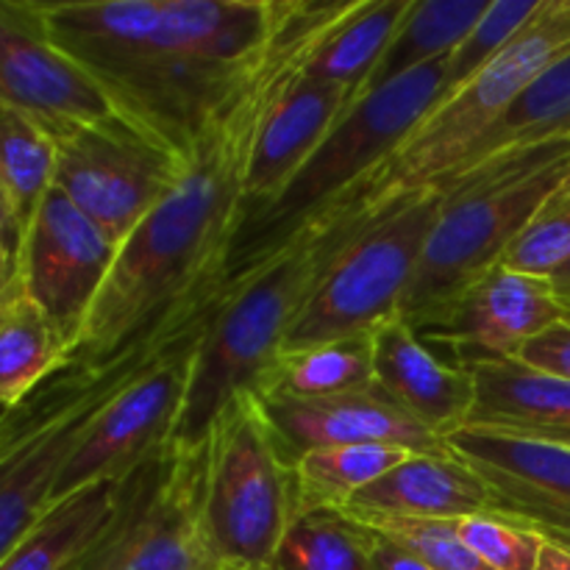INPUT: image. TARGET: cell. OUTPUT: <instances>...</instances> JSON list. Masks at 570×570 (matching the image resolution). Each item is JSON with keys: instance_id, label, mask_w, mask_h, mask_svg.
Masks as SVG:
<instances>
[{"instance_id": "obj_21", "label": "cell", "mask_w": 570, "mask_h": 570, "mask_svg": "<svg viewBox=\"0 0 570 570\" xmlns=\"http://www.w3.org/2000/svg\"><path fill=\"white\" fill-rule=\"evenodd\" d=\"M476 399L465 426L570 449V382L549 376L521 360L468 365Z\"/></svg>"}, {"instance_id": "obj_12", "label": "cell", "mask_w": 570, "mask_h": 570, "mask_svg": "<svg viewBox=\"0 0 570 570\" xmlns=\"http://www.w3.org/2000/svg\"><path fill=\"white\" fill-rule=\"evenodd\" d=\"M187 159L120 115L56 137L59 187L117 245L176 189Z\"/></svg>"}, {"instance_id": "obj_3", "label": "cell", "mask_w": 570, "mask_h": 570, "mask_svg": "<svg viewBox=\"0 0 570 570\" xmlns=\"http://www.w3.org/2000/svg\"><path fill=\"white\" fill-rule=\"evenodd\" d=\"M37 11L50 42L98 83L111 109L184 159L254 67L200 61L165 26L161 0L37 3Z\"/></svg>"}, {"instance_id": "obj_36", "label": "cell", "mask_w": 570, "mask_h": 570, "mask_svg": "<svg viewBox=\"0 0 570 570\" xmlns=\"http://www.w3.org/2000/svg\"><path fill=\"white\" fill-rule=\"evenodd\" d=\"M371 570H432L426 562L417 560L404 546L393 543L384 534L371 529Z\"/></svg>"}, {"instance_id": "obj_42", "label": "cell", "mask_w": 570, "mask_h": 570, "mask_svg": "<svg viewBox=\"0 0 570 570\" xmlns=\"http://www.w3.org/2000/svg\"><path fill=\"white\" fill-rule=\"evenodd\" d=\"M262 570H276V568H273V566H271V568H262Z\"/></svg>"}, {"instance_id": "obj_16", "label": "cell", "mask_w": 570, "mask_h": 570, "mask_svg": "<svg viewBox=\"0 0 570 570\" xmlns=\"http://www.w3.org/2000/svg\"><path fill=\"white\" fill-rule=\"evenodd\" d=\"M259 404L293 468L309 451L337 445H393L412 454L449 456L445 440L401 410L376 384L332 399H259Z\"/></svg>"}, {"instance_id": "obj_35", "label": "cell", "mask_w": 570, "mask_h": 570, "mask_svg": "<svg viewBox=\"0 0 570 570\" xmlns=\"http://www.w3.org/2000/svg\"><path fill=\"white\" fill-rule=\"evenodd\" d=\"M515 360L534 367V371L570 382V321L554 323L551 328L540 332L538 337L529 340V343L518 351Z\"/></svg>"}, {"instance_id": "obj_41", "label": "cell", "mask_w": 570, "mask_h": 570, "mask_svg": "<svg viewBox=\"0 0 570 570\" xmlns=\"http://www.w3.org/2000/svg\"><path fill=\"white\" fill-rule=\"evenodd\" d=\"M540 534H543L546 540H551V543L560 546V549L570 551V532H540Z\"/></svg>"}, {"instance_id": "obj_13", "label": "cell", "mask_w": 570, "mask_h": 570, "mask_svg": "<svg viewBox=\"0 0 570 570\" xmlns=\"http://www.w3.org/2000/svg\"><path fill=\"white\" fill-rule=\"evenodd\" d=\"M120 245L59 187L50 189L20 237L14 278L76 351Z\"/></svg>"}, {"instance_id": "obj_37", "label": "cell", "mask_w": 570, "mask_h": 570, "mask_svg": "<svg viewBox=\"0 0 570 570\" xmlns=\"http://www.w3.org/2000/svg\"><path fill=\"white\" fill-rule=\"evenodd\" d=\"M20 223H17L14 209H11L9 198H6L3 187H0V259L17 262V250H20Z\"/></svg>"}, {"instance_id": "obj_4", "label": "cell", "mask_w": 570, "mask_h": 570, "mask_svg": "<svg viewBox=\"0 0 570 570\" xmlns=\"http://www.w3.org/2000/svg\"><path fill=\"white\" fill-rule=\"evenodd\" d=\"M570 178V137L493 156L454 173L443 189V209L423 248L399 317L415 334L438 326L451 306L490 271Z\"/></svg>"}, {"instance_id": "obj_8", "label": "cell", "mask_w": 570, "mask_h": 570, "mask_svg": "<svg viewBox=\"0 0 570 570\" xmlns=\"http://www.w3.org/2000/svg\"><path fill=\"white\" fill-rule=\"evenodd\" d=\"M223 293L220 284L189 306L148 360L95 410L56 479L50 504L89 484L126 482L170 443L187 399L195 348Z\"/></svg>"}, {"instance_id": "obj_15", "label": "cell", "mask_w": 570, "mask_h": 570, "mask_svg": "<svg viewBox=\"0 0 570 570\" xmlns=\"http://www.w3.org/2000/svg\"><path fill=\"white\" fill-rule=\"evenodd\" d=\"M445 449L488 488L495 515L538 532H570L568 445L462 426Z\"/></svg>"}, {"instance_id": "obj_27", "label": "cell", "mask_w": 570, "mask_h": 570, "mask_svg": "<svg viewBox=\"0 0 570 570\" xmlns=\"http://www.w3.org/2000/svg\"><path fill=\"white\" fill-rule=\"evenodd\" d=\"M488 6L490 0H412L410 14L404 17L387 56L367 81L365 95L376 92L384 83L417 67L449 59L460 48L462 39L473 31Z\"/></svg>"}, {"instance_id": "obj_24", "label": "cell", "mask_w": 570, "mask_h": 570, "mask_svg": "<svg viewBox=\"0 0 570 570\" xmlns=\"http://www.w3.org/2000/svg\"><path fill=\"white\" fill-rule=\"evenodd\" d=\"M410 9L412 0H360L315 50L304 72L312 81L334 83L362 98Z\"/></svg>"}, {"instance_id": "obj_23", "label": "cell", "mask_w": 570, "mask_h": 570, "mask_svg": "<svg viewBox=\"0 0 570 570\" xmlns=\"http://www.w3.org/2000/svg\"><path fill=\"white\" fill-rule=\"evenodd\" d=\"M70 365V348L17 278L0 295V406L14 410Z\"/></svg>"}, {"instance_id": "obj_5", "label": "cell", "mask_w": 570, "mask_h": 570, "mask_svg": "<svg viewBox=\"0 0 570 570\" xmlns=\"http://www.w3.org/2000/svg\"><path fill=\"white\" fill-rule=\"evenodd\" d=\"M445 67L449 59L432 61L360 98L287 187L239 220L223 287H234L276 259L317 217L362 187L443 98Z\"/></svg>"}, {"instance_id": "obj_38", "label": "cell", "mask_w": 570, "mask_h": 570, "mask_svg": "<svg viewBox=\"0 0 570 570\" xmlns=\"http://www.w3.org/2000/svg\"><path fill=\"white\" fill-rule=\"evenodd\" d=\"M534 570H570V551L546 540L543 554H540V562Z\"/></svg>"}, {"instance_id": "obj_43", "label": "cell", "mask_w": 570, "mask_h": 570, "mask_svg": "<svg viewBox=\"0 0 570 570\" xmlns=\"http://www.w3.org/2000/svg\"><path fill=\"white\" fill-rule=\"evenodd\" d=\"M566 187H568V189H570V178H568V184H566Z\"/></svg>"}, {"instance_id": "obj_7", "label": "cell", "mask_w": 570, "mask_h": 570, "mask_svg": "<svg viewBox=\"0 0 570 570\" xmlns=\"http://www.w3.org/2000/svg\"><path fill=\"white\" fill-rule=\"evenodd\" d=\"M181 315L139 340L111 365L56 373L31 399L0 417V562L50 507L56 479L95 410L148 360Z\"/></svg>"}, {"instance_id": "obj_29", "label": "cell", "mask_w": 570, "mask_h": 570, "mask_svg": "<svg viewBox=\"0 0 570 570\" xmlns=\"http://www.w3.org/2000/svg\"><path fill=\"white\" fill-rule=\"evenodd\" d=\"M56 139L42 122L0 106V187L14 209L20 232L53 189Z\"/></svg>"}, {"instance_id": "obj_22", "label": "cell", "mask_w": 570, "mask_h": 570, "mask_svg": "<svg viewBox=\"0 0 570 570\" xmlns=\"http://www.w3.org/2000/svg\"><path fill=\"white\" fill-rule=\"evenodd\" d=\"M120 482H98L50 504L0 570H72L115 518Z\"/></svg>"}, {"instance_id": "obj_39", "label": "cell", "mask_w": 570, "mask_h": 570, "mask_svg": "<svg viewBox=\"0 0 570 570\" xmlns=\"http://www.w3.org/2000/svg\"><path fill=\"white\" fill-rule=\"evenodd\" d=\"M546 282H549L551 293H554L557 298H560L562 304L570 309V259L562 262V265L557 267L549 278H546Z\"/></svg>"}, {"instance_id": "obj_2", "label": "cell", "mask_w": 570, "mask_h": 570, "mask_svg": "<svg viewBox=\"0 0 570 570\" xmlns=\"http://www.w3.org/2000/svg\"><path fill=\"white\" fill-rule=\"evenodd\" d=\"M399 195H379L371 176L276 259L223 293L195 348L187 399L170 445L200 451L223 412L239 395L256 393L323 278Z\"/></svg>"}, {"instance_id": "obj_10", "label": "cell", "mask_w": 570, "mask_h": 570, "mask_svg": "<svg viewBox=\"0 0 570 570\" xmlns=\"http://www.w3.org/2000/svg\"><path fill=\"white\" fill-rule=\"evenodd\" d=\"M440 209V187L401 193L323 278L289 328L282 354L373 334L399 317Z\"/></svg>"}, {"instance_id": "obj_17", "label": "cell", "mask_w": 570, "mask_h": 570, "mask_svg": "<svg viewBox=\"0 0 570 570\" xmlns=\"http://www.w3.org/2000/svg\"><path fill=\"white\" fill-rule=\"evenodd\" d=\"M570 321V309L551 293L546 278L495 267L479 278L423 343L449 345L454 365L468 367L488 360H515L518 351L554 323Z\"/></svg>"}, {"instance_id": "obj_19", "label": "cell", "mask_w": 570, "mask_h": 570, "mask_svg": "<svg viewBox=\"0 0 570 570\" xmlns=\"http://www.w3.org/2000/svg\"><path fill=\"white\" fill-rule=\"evenodd\" d=\"M373 379L401 410L443 440L465 426L476 399L471 373L440 360L401 317L373 332Z\"/></svg>"}, {"instance_id": "obj_1", "label": "cell", "mask_w": 570, "mask_h": 570, "mask_svg": "<svg viewBox=\"0 0 570 570\" xmlns=\"http://www.w3.org/2000/svg\"><path fill=\"white\" fill-rule=\"evenodd\" d=\"M360 0H287L267 48L217 109L181 181L120 245L67 367H104L223 284L267 115Z\"/></svg>"}, {"instance_id": "obj_40", "label": "cell", "mask_w": 570, "mask_h": 570, "mask_svg": "<svg viewBox=\"0 0 570 570\" xmlns=\"http://www.w3.org/2000/svg\"><path fill=\"white\" fill-rule=\"evenodd\" d=\"M11 278H14V265L6 259H0V295L6 293V287L11 284Z\"/></svg>"}, {"instance_id": "obj_9", "label": "cell", "mask_w": 570, "mask_h": 570, "mask_svg": "<svg viewBox=\"0 0 570 570\" xmlns=\"http://www.w3.org/2000/svg\"><path fill=\"white\" fill-rule=\"evenodd\" d=\"M568 53L570 0H549L482 72L460 92L438 100L404 145L373 173V189L379 195H399L443 181L512 100Z\"/></svg>"}, {"instance_id": "obj_20", "label": "cell", "mask_w": 570, "mask_h": 570, "mask_svg": "<svg viewBox=\"0 0 570 570\" xmlns=\"http://www.w3.org/2000/svg\"><path fill=\"white\" fill-rule=\"evenodd\" d=\"M356 521L367 518H421V521H460L495 515L488 488L471 468L454 456L412 454L382 479L362 488L343 507Z\"/></svg>"}, {"instance_id": "obj_25", "label": "cell", "mask_w": 570, "mask_h": 570, "mask_svg": "<svg viewBox=\"0 0 570 570\" xmlns=\"http://www.w3.org/2000/svg\"><path fill=\"white\" fill-rule=\"evenodd\" d=\"M570 131V53L540 72L515 100L510 109L465 150L460 165L449 173L468 170L493 156L512 154V150L532 148V145L551 142L568 137ZM445 176V178H449ZM440 184V181H438Z\"/></svg>"}, {"instance_id": "obj_33", "label": "cell", "mask_w": 570, "mask_h": 570, "mask_svg": "<svg viewBox=\"0 0 570 570\" xmlns=\"http://www.w3.org/2000/svg\"><path fill=\"white\" fill-rule=\"evenodd\" d=\"M373 532L404 546L410 554L432 570H493L484 566L456 534L454 521H421V518H367Z\"/></svg>"}, {"instance_id": "obj_14", "label": "cell", "mask_w": 570, "mask_h": 570, "mask_svg": "<svg viewBox=\"0 0 570 570\" xmlns=\"http://www.w3.org/2000/svg\"><path fill=\"white\" fill-rule=\"evenodd\" d=\"M0 106L42 122L53 139L117 115L98 83L50 42L33 0H0Z\"/></svg>"}, {"instance_id": "obj_11", "label": "cell", "mask_w": 570, "mask_h": 570, "mask_svg": "<svg viewBox=\"0 0 570 570\" xmlns=\"http://www.w3.org/2000/svg\"><path fill=\"white\" fill-rule=\"evenodd\" d=\"M206 445L167 443L120 482L115 518L72 570H215L200 523Z\"/></svg>"}, {"instance_id": "obj_18", "label": "cell", "mask_w": 570, "mask_h": 570, "mask_svg": "<svg viewBox=\"0 0 570 570\" xmlns=\"http://www.w3.org/2000/svg\"><path fill=\"white\" fill-rule=\"evenodd\" d=\"M356 104L360 98L351 89L312 81L301 72L273 106L256 137L245 178L243 217L271 204Z\"/></svg>"}, {"instance_id": "obj_6", "label": "cell", "mask_w": 570, "mask_h": 570, "mask_svg": "<svg viewBox=\"0 0 570 570\" xmlns=\"http://www.w3.org/2000/svg\"><path fill=\"white\" fill-rule=\"evenodd\" d=\"M295 510V468L278 449L259 399L239 395L206 440L200 523L212 568H271Z\"/></svg>"}, {"instance_id": "obj_34", "label": "cell", "mask_w": 570, "mask_h": 570, "mask_svg": "<svg viewBox=\"0 0 570 570\" xmlns=\"http://www.w3.org/2000/svg\"><path fill=\"white\" fill-rule=\"evenodd\" d=\"M462 543L493 570H534L546 538L532 527L499 515H473L454 521Z\"/></svg>"}, {"instance_id": "obj_31", "label": "cell", "mask_w": 570, "mask_h": 570, "mask_svg": "<svg viewBox=\"0 0 570 570\" xmlns=\"http://www.w3.org/2000/svg\"><path fill=\"white\" fill-rule=\"evenodd\" d=\"M546 3L549 0H490L473 31L449 56L443 98L460 92L476 72H482L546 9Z\"/></svg>"}, {"instance_id": "obj_30", "label": "cell", "mask_w": 570, "mask_h": 570, "mask_svg": "<svg viewBox=\"0 0 570 570\" xmlns=\"http://www.w3.org/2000/svg\"><path fill=\"white\" fill-rule=\"evenodd\" d=\"M412 451L393 445H337V449H317L295 462V490H298V510L306 507H334L343 510L362 488L382 479Z\"/></svg>"}, {"instance_id": "obj_28", "label": "cell", "mask_w": 570, "mask_h": 570, "mask_svg": "<svg viewBox=\"0 0 570 570\" xmlns=\"http://www.w3.org/2000/svg\"><path fill=\"white\" fill-rule=\"evenodd\" d=\"M276 570H371V529L334 507L295 510Z\"/></svg>"}, {"instance_id": "obj_26", "label": "cell", "mask_w": 570, "mask_h": 570, "mask_svg": "<svg viewBox=\"0 0 570 570\" xmlns=\"http://www.w3.org/2000/svg\"><path fill=\"white\" fill-rule=\"evenodd\" d=\"M376 384L373 379V334L287 351L267 367L254 395L259 399H332Z\"/></svg>"}, {"instance_id": "obj_32", "label": "cell", "mask_w": 570, "mask_h": 570, "mask_svg": "<svg viewBox=\"0 0 570 570\" xmlns=\"http://www.w3.org/2000/svg\"><path fill=\"white\" fill-rule=\"evenodd\" d=\"M566 184L540 206L538 215L507 248L499 267L523 276L549 278L562 262L570 259V189Z\"/></svg>"}]
</instances>
